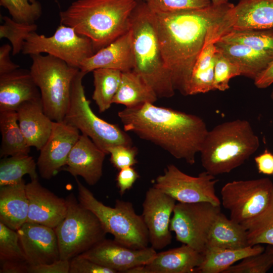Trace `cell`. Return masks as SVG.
Listing matches in <instances>:
<instances>
[{
  "label": "cell",
  "instance_id": "1",
  "mask_svg": "<svg viewBox=\"0 0 273 273\" xmlns=\"http://www.w3.org/2000/svg\"><path fill=\"white\" fill-rule=\"evenodd\" d=\"M234 6L228 2L170 13L154 12L160 49L175 90L188 96L192 72L208 31L225 20Z\"/></svg>",
  "mask_w": 273,
  "mask_h": 273
},
{
  "label": "cell",
  "instance_id": "2",
  "mask_svg": "<svg viewBox=\"0 0 273 273\" xmlns=\"http://www.w3.org/2000/svg\"><path fill=\"white\" fill-rule=\"evenodd\" d=\"M125 131H131L193 165L208 131L200 117L145 103L118 113Z\"/></svg>",
  "mask_w": 273,
  "mask_h": 273
},
{
  "label": "cell",
  "instance_id": "3",
  "mask_svg": "<svg viewBox=\"0 0 273 273\" xmlns=\"http://www.w3.org/2000/svg\"><path fill=\"white\" fill-rule=\"evenodd\" d=\"M138 0H76L59 13L60 24L92 41L95 53L130 29Z\"/></svg>",
  "mask_w": 273,
  "mask_h": 273
},
{
  "label": "cell",
  "instance_id": "4",
  "mask_svg": "<svg viewBox=\"0 0 273 273\" xmlns=\"http://www.w3.org/2000/svg\"><path fill=\"white\" fill-rule=\"evenodd\" d=\"M134 66L157 98H170L175 89L165 66L155 22L154 13L144 0H138L130 17Z\"/></svg>",
  "mask_w": 273,
  "mask_h": 273
},
{
  "label": "cell",
  "instance_id": "5",
  "mask_svg": "<svg viewBox=\"0 0 273 273\" xmlns=\"http://www.w3.org/2000/svg\"><path fill=\"white\" fill-rule=\"evenodd\" d=\"M259 146L248 121H226L208 130L200 152L201 164L213 175L228 173L243 164Z\"/></svg>",
  "mask_w": 273,
  "mask_h": 273
},
{
  "label": "cell",
  "instance_id": "6",
  "mask_svg": "<svg viewBox=\"0 0 273 273\" xmlns=\"http://www.w3.org/2000/svg\"><path fill=\"white\" fill-rule=\"evenodd\" d=\"M78 200L98 218L107 233L117 242L133 249L148 247L149 234L142 215L138 214L132 203L116 200L113 207L99 201L93 193L75 177Z\"/></svg>",
  "mask_w": 273,
  "mask_h": 273
},
{
  "label": "cell",
  "instance_id": "7",
  "mask_svg": "<svg viewBox=\"0 0 273 273\" xmlns=\"http://www.w3.org/2000/svg\"><path fill=\"white\" fill-rule=\"evenodd\" d=\"M30 56L32 61L30 72L39 89L44 113L54 121H63L72 82L79 69L50 55Z\"/></svg>",
  "mask_w": 273,
  "mask_h": 273
},
{
  "label": "cell",
  "instance_id": "8",
  "mask_svg": "<svg viewBox=\"0 0 273 273\" xmlns=\"http://www.w3.org/2000/svg\"><path fill=\"white\" fill-rule=\"evenodd\" d=\"M85 74L79 70L73 79L64 120L88 136L106 154L108 149L114 145L132 146V139L126 131L100 118L93 111L82 84Z\"/></svg>",
  "mask_w": 273,
  "mask_h": 273
},
{
  "label": "cell",
  "instance_id": "9",
  "mask_svg": "<svg viewBox=\"0 0 273 273\" xmlns=\"http://www.w3.org/2000/svg\"><path fill=\"white\" fill-rule=\"evenodd\" d=\"M65 199L66 216L54 230L60 259L70 260L105 239L107 233L97 216L83 207L73 193Z\"/></svg>",
  "mask_w": 273,
  "mask_h": 273
},
{
  "label": "cell",
  "instance_id": "10",
  "mask_svg": "<svg viewBox=\"0 0 273 273\" xmlns=\"http://www.w3.org/2000/svg\"><path fill=\"white\" fill-rule=\"evenodd\" d=\"M21 52L29 56L46 53L79 69L82 62L95 54L88 38L78 34L72 27L61 24L49 37L36 31L30 33Z\"/></svg>",
  "mask_w": 273,
  "mask_h": 273
},
{
  "label": "cell",
  "instance_id": "11",
  "mask_svg": "<svg viewBox=\"0 0 273 273\" xmlns=\"http://www.w3.org/2000/svg\"><path fill=\"white\" fill-rule=\"evenodd\" d=\"M220 205L207 202L176 204L170 223V230L176 239L203 253L208 235Z\"/></svg>",
  "mask_w": 273,
  "mask_h": 273
},
{
  "label": "cell",
  "instance_id": "12",
  "mask_svg": "<svg viewBox=\"0 0 273 273\" xmlns=\"http://www.w3.org/2000/svg\"><path fill=\"white\" fill-rule=\"evenodd\" d=\"M272 188L267 177L229 182L220 191L222 204L230 211L231 220L243 225L265 209Z\"/></svg>",
  "mask_w": 273,
  "mask_h": 273
},
{
  "label": "cell",
  "instance_id": "13",
  "mask_svg": "<svg viewBox=\"0 0 273 273\" xmlns=\"http://www.w3.org/2000/svg\"><path fill=\"white\" fill-rule=\"evenodd\" d=\"M218 180L204 171L197 176L189 175L174 164H169L163 174L155 179L154 187L169 195L178 202H207L220 205L215 186Z\"/></svg>",
  "mask_w": 273,
  "mask_h": 273
},
{
  "label": "cell",
  "instance_id": "14",
  "mask_svg": "<svg viewBox=\"0 0 273 273\" xmlns=\"http://www.w3.org/2000/svg\"><path fill=\"white\" fill-rule=\"evenodd\" d=\"M176 202L154 186L146 193L142 215L148 232L150 243L156 250L163 249L171 242L170 223Z\"/></svg>",
  "mask_w": 273,
  "mask_h": 273
},
{
  "label": "cell",
  "instance_id": "15",
  "mask_svg": "<svg viewBox=\"0 0 273 273\" xmlns=\"http://www.w3.org/2000/svg\"><path fill=\"white\" fill-rule=\"evenodd\" d=\"M79 131L64 120L54 121L51 134L39 150L36 162L42 178L51 179L65 166L68 155L80 135Z\"/></svg>",
  "mask_w": 273,
  "mask_h": 273
},
{
  "label": "cell",
  "instance_id": "16",
  "mask_svg": "<svg viewBox=\"0 0 273 273\" xmlns=\"http://www.w3.org/2000/svg\"><path fill=\"white\" fill-rule=\"evenodd\" d=\"M157 253L151 246L133 249L105 238L81 255L117 273H126L132 268L148 264Z\"/></svg>",
  "mask_w": 273,
  "mask_h": 273
},
{
  "label": "cell",
  "instance_id": "17",
  "mask_svg": "<svg viewBox=\"0 0 273 273\" xmlns=\"http://www.w3.org/2000/svg\"><path fill=\"white\" fill-rule=\"evenodd\" d=\"M233 24L231 12L225 20L213 26L208 31L192 72L188 96L213 90L215 57L217 52L215 43L232 28Z\"/></svg>",
  "mask_w": 273,
  "mask_h": 273
},
{
  "label": "cell",
  "instance_id": "18",
  "mask_svg": "<svg viewBox=\"0 0 273 273\" xmlns=\"http://www.w3.org/2000/svg\"><path fill=\"white\" fill-rule=\"evenodd\" d=\"M17 232L30 265L52 263L60 259L58 242L54 229L26 222Z\"/></svg>",
  "mask_w": 273,
  "mask_h": 273
},
{
  "label": "cell",
  "instance_id": "19",
  "mask_svg": "<svg viewBox=\"0 0 273 273\" xmlns=\"http://www.w3.org/2000/svg\"><path fill=\"white\" fill-rule=\"evenodd\" d=\"M26 191L29 204L26 222L55 229L66 216V199L43 187L38 178L26 184Z\"/></svg>",
  "mask_w": 273,
  "mask_h": 273
},
{
  "label": "cell",
  "instance_id": "20",
  "mask_svg": "<svg viewBox=\"0 0 273 273\" xmlns=\"http://www.w3.org/2000/svg\"><path fill=\"white\" fill-rule=\"evenodd\" d=\"M106 153L88 136L80 135L71 150L63 170L82 177L89 186L96 185L103 175Z\"/></svg>",
  "mask_w": 273,
  "mask_h": 273
},
{
  "label": "cell",
  "instance_id": "21",
  "mask_svg": "<svg viewBox=\"0 0 273 273\" xmlns=\"http://www.w3.org/2000/svg\"><path fill=\"white\" fill-rule=\"evenodd\" d=\"M134 66L132 34L129 29L84 60L79 70L86 74L99 68L112 69L124 72L132 70Z\"/></svg>",
  "mask_w": 273,
  "mask_h": 273
},
{
  "label": "cell",
  "instance_id": "22",
  "mask_svg": "<svg viewBox=\"0 0 273 273\" xmlns=\"http://www.w3.org/2000/svg\"><path fill=\"white\" fill-rule=\"evenodd\" d=\"M41 99L30 70L17 69L0 75V111L16 110L21 104Z\"/></svg>",
  "mask_w": 273,
  "mask_h": 273
},
{
  "label": "cell",
  "instance_id": "23",
  "mask_svg": "<svg viewBox=\"0 0 273 273\" xmlns=\"http://www.w3.org/2000/svg\"><path fill=\"white\" fill-rule=\"evenodd\" d=\"M16 111L27 145L40 150L51 134L54 122L44 113L41 99L25 102Z\"/></svg>",
  "mask_w": 273,
  "mask_h": 273
},
{
  "label": "cell",
  "instance_id": "24",
  "mask_svg": "<svg viewBox=\"0 0 273 273\" xmlns=\"http://www.w3.org/2000/svg\"><path fill=\"white\" fill-rule=\"evenodd\" d=\"M203 259L202 253L183 244L180 247L157 253L145 267L147 273H192Z\"/></svg>",
  "mask_w": 273,
  "mask_h": 273
},
{
  "label": "cell",
  "instance_id": "25",
  "mask_svg": "<svg viewBox=\"0 0 273 273\" xmlns=\"http://www.w3.org/2000/svg\"><path fill=\"white\" fill-rule=\"evenodd\" d=\"M28 210L23 179L16 184L0 187V222L17 231L27 221Z\"/></svg>",
  "mask_w": 273,
  "mask_h": 273
},
{
  "label": "cell",
  "instance_id": "26",
  "mask_svg": "<svg viewBox=\"0 0 273 273\" xmlns=\"http://www.w3.org/2000/svg\"><path fill=\"white\" fill-rule=\"evenodd\" d=\"M217 51L240 69L241 75L254 80L273 60V56L258 51L243 44L218 39Z\"/></svg>",
  "mask_w": 273,
  "mask_h": 273
},
{
  "label": "cell",
  "instance_id": "27",
  "mask_svg": "<svg viewBox=\"0 0 273 273\" xmlns=\"http://www.w3.org/2000/svg\"><path fill=\"white\" fill-rule=\"evenodd\" d=\"M232 14V29L273 28V0H239Z\"/></svg>",
  "mask_w": 273,
  "mask_h": 273
},
{
  "label": "cell",
  "instance_id": "28",
  "mask_svg": "<svg viewBox=\"0 0 273 273\" xmlns=\"http://www.w3.org/2000/svg\"><path fill=\"white\" fill-rule=\"evenodd\" d=\"M248 246L247 230L220 212L211 226L205 249H239Z\"/></svg>",
  "mask_w": 273,
  "mask_h": 273
},
{
  "label": "cell",
  "instance_id": "29",
  "mask_svg": "<svg viewBox=\"0 0 273 273\" xmlns=\"http://www.w3.org/2000/svg\"><path fill=\"white\" fill-rule=\"evenodd\" d=\"M264 250L260 244L239 249H206L202 253V262L195 269V272L222 273L236 262Z\"/></svg>",
  "mask_w": 273,
  "mask_h": 273
},
{
  "label": "cell",
  "instance_id": "30",
  "mask_svg": "<svg viewBox=\"0 0 273 273\" xmlns=\"http://www.w3.org/2000/svg\"><path fill=\"white\" fill-rule=\"evenodd\" d=\"M157 99L154 92L143 79L131 70L122 72L120 84L113 104L131 108L145 103H154Z\"/></svg>",
  "mask_w": 273,
  "mask_h": 273
},
{
  "label": "cell",
  "instance_id": "31",
  "mask_svg": "<svg viewBox=\"0 0 273 273\" xmlns=\"http://www.w3.org/2000/svg\"><path fill=\"white\" fill-rule=\"evenodd\" d=\"M0 131L1 158L29 154L30 147L27 145L19 127L16 110L0 111Z\"/></svg>",
  "mask_w": 273,
  "mask_h": 273
},
{
  "label": "cell",
  "instance_id": "32",
  "mask_svg": "<svg viewBox=\"0 0 273 273\" xmlns=\"http://www.w3.org/2000/svg\"><path fill=\"white\" fill-rule=\"evenodd\" d=\"M94 90L92 96L100 113L109 109L119 88L122 72L99 68L93 70Z\"/></svg>",
  "mask_w": 273,
  "mask_h": 273
},
{
  "label": "cell",
  "instance_id": "33",
  "mask_svg": "<svg viewBox=\"0 0 273 273\" xmlns=\"http://www.w3.org/2000/svg\"><path fill=\"white\" fill-rule=\"evenodd\" d=\"M37 164L28 154L2 158L0 161V187L16 184L28 174L31 179L38 178Z\"/></svg>",
  "mask_w": 273,
  "mask_h": 273
},
{
  "label": "cell",
  "instance_id": "34",
  "mask_svg": "<svg viewBox=\"0 0 273 273\" xmlns=\"http://www.w3.org/2000/svg\"><path fill=\"white\" fill-rule=\"evenodd\" d=\"M220 39L243 44L273 56V28L268 29H231Z\"/></svg>",
  "mask_w": 273,
  "mask_h": 273
},
{
  "label": "cell",
  "instance_id": "35",
  "mask_svg": "<svg viewBox=\"0 0 273 273\" xmlns=\"http://www.w3.org/2000/svg\"><path fill=\"white\" fill-rule=\"evenodd\" d=\"M242 225L247 231L249 246L267 244L273 246V188L263 211Z\"/></svg>",
  "mask_w": 273,
  "mask_h": 273
},
{
  "label": "cell",
  "instance_id": "36",
  "mask_svg": "<svg viewBox=\"0 0 273 273\" xmlns=\"http://www.w3.org/2000/svg\"><path fill=\"white\" fill-rule=\"evenodd\" d=\"M4 22L0 25V38H6L12 46V55L18 54L22 51L23 44L28 35L37 30L35 23L18 22L7 16L2 17Z\"/></svg>",
  "mask_w": 273,
  "mask_h": 273
},
{
  "label": "cell",
  "instance_id": "37",
  "mask_svg": "<svg viewBox=\"0 0 273 273\" xmlns=\"http://www.w3.org/2000/svg\"><path fill=\"white\" fill-rule=\"evenodd\" d=\"M11 18L18 22L32 24L42 14V7L37 0H0Z\"/></svg>",
  "mask_w": 273,
  "mask_h": 273
},
{
  "label": "cell",
  "instance_id": "38",
  "mask_svg": "<svg viewBox=\"0 0 273 273\" xmlns=\"http://www.w3.org/2000/svg\"><path fill=\"white\" fill-rule=\"evenodd\" d=\"M0 260L4 261H27L17 231L0 222Z\"/></svg>",
  "mask_w": 273,
  "mask_h": 273
},
{
  "label": "cell",
  "instance_id": "39",
  "mask_svg": "<svg viewBox=\"0 0 273 273\" xmlns=\"http://www.w3.org/2000/svg\"><path fill=\"white\" fill-rule=\"evenodd\" d=\"M273 266V252L268 245L260 253L247 257L222 273H265Z\"/></svg>",
  "mask_w": 273,
  "mask_h": 273
},
{
  "label": "cell",
  "instance_id": "40",
  "mask_svg": "<svg viewBox=\"0 0 273 273\" xmlns=\"http://www.w3.org/2000/svg\"><path fill=\"white\" fill-rule=\"evenodd\" d=\"M240 75L239 67L217 51L215 57L213 90L223 92L228 89L230 79Z\"/></svg>",
  "mask_w": 273,
  "mask_h": 273
},
{
  "label": "cell",
  "instance_id": "41",
  "mask_svg": "<svg viewBox=\"0 0 273 273\" xmlns=\"http://www.w3.org/2000/svg\"><path fill=\"white\" fill-rule=\"evenodd\" d=\"M150 10L156 13L200 9L210 6L211 0H144Z\"/></svg>",
  "mask_w": 273,
  "mask_h": 273
},
{
  "label": "cell",
  "instance_id": "42",
  "mask_svg": "<svg viewBox=\"0 0 273 273\" xmlns=\"http://www.w3.org/2000/svg\"><path fill=\"white\" fill-rule=\"evenodd\" d=\"M108 152L110 155L111 163L119 170L133 166L138 163V150L135 147L117 145L110 147Z\"/></svg>",
  "mask_w": 273,
  "mask_h": 273
},
{
  "label": "cell",
  "instance_id": "43",
  "mask_svg": "<svg viewBox=\"0 0 273 273\" xmlns=\"http://www.w3.org/2000/svg\"><path fill=\"white\" fill-rule=\"evenodd\" d=\"M69 273H117L115 270L102 266L78 255L70 260Z\"/></svg>",
  "mask_w": 273,
  "mask_h": 273
},
{
  "label": "cell",
  "instance_id": "44",
  "mask_svg": "<svg viewBox=\"0 0 273 273\" xmlns=\"http://www.w3.org/2000/svg\"><path fill=\"white\" fill-rule=\"evenodd\" d=\"M139 177V173L132 166L119 170L116 183L120 195H123L126 191L130 189Z\"/></svg>",
  "mask_w": 273,
  "mask_h": 273
},
{
  "label": "cell",
  "instance_id": "45",
  "mask_svg": "<svg viewBox=\"0 0 273 273\" xmlns=\"http://www.w3.org/2000/svg\"><path fill=\"white\" fill-rule=\"evenodd\" d=\"M70 260L58 259L52 263L30 265L28 273H69Z\"/></svg>",
  "mask_w": 273,
  "mask_h": 273
},
{
  "label": "cell",
  "instance_id": "46",
  "mask_svg": "<svg viewBox=\"0 0 273 273\" xmlns=\"http://www.w3.org/2000/svg\"><path fill=\"white\" fill-rule=\"evenodd\" d=\"M12 46L8 43L0 47V75L6 74L19 68V65L13 62L10 57Z\"/></svg>",
  "mask_w": 273,
  "mask_h": 273
},
{
  "label": "cell",
  "instance_id": "47",
  "mask_svg": "<svg viewBox=\"0 0 273 273\" xmlns=\"http://www.w3.org/2000/svg\"><path fill=\"white\" fill-rule=\"evenodd\" d=\"M255 163L258 172L266 175L273 174V154L267 149L255 157Z\"/></svg>",
  "mask_w": 273,
  "mask_h": 273
},
{
  "label": "cell",
  "instance_id": "48",
  "mask_svg": "<svg viewBox=\"0 0 273 273\" xmlns=\"http://www.w3.org/2000/svg\"><path fill=\"white\" fill-rule=\"evenodd\" d=\"M30 265L27 261L1 262V273H28Z\"/></svg>",
  "mask_w": 273,
  "mask_h": 273
},
{
  "label": "cell",
  "instance_id": "49",
  "mask_svg": "<svg viewBox=\"0 0 273 273\" xmlns=\"http://www.w3.org/2000/svg\"><path fill=\"white\" fill-rule=\"evenodd\" d=\"M254 81L255 85L258 88H267L273 83V60Z\"/></svg>",
  "mask_w": 273,
  "mask_h": 273
},
{
  "label": "cell",
  "instance_id": "50",
  "mask_svg": "<svg viewBox=\"0 0 273 273\" xmlns=\"http://www.w3.org/2000/svg\"><path fill=\"white\" fill-rule=\"evenodd\" d=\"M211 1L214 5H220L229 2L228 0H211Z\"/></svg>",
  "mask_w": 273,
  "mask_h": 273
},
{
  "label": "cell",
  "instance_id": "51",
  "mask_svg": "<svg viewBox=\"0 0 273 273\" xmlns=\"http://www.w3.org/2000/svg\"><path fill=\"white\" fill-rule=\"evenodd\" d=\"M270 98L271 99V100L273 101V89L271 91V93L270 94Z\"/></svg>",
  "mask_w": 273,
  "mask_h": 273
},
{
  "label": "cell",
  "instance_id": "52",
  "mask_svg": "<svg viewBox=\"0 0 273 273\" xmlns=\"http://www.w3.org/2000/svg\"><path fill=\"white\" fill-rule=\"evenodd\" d=\"M271 249L272 251L273 252V246H271Z\"/></svg>",
  "mask_w": 273,
  "mask_h": 273
}]
</instances>
